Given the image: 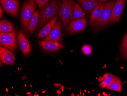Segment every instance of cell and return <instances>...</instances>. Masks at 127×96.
<instances>
[{
	"label": "cell",
	"instance_id": "6da1fadb",
	"mask_svg": "<svg viewBox=\"0 0 127 96\" xmlns=\"http://www.w3.org/2000/svg\"><path fill=\"white\" fill-rule=\"evenodd\" d=\"M61 1V0H51L40 9L38 30L41 29L51 20L58 15Z\"/></svg>",
	"mask_w": 127,
	"mask_h": 96
},
{
	"label": "cell",
	"instance_id": "7a4b0ae2",
	"mask_svg": "<svg viewBox=\"0 0 127 96\" xmlns=\"http://www.w3.org/2000/svg\"><path fill=\"white\" fill-rule=\"evenodd\" d=\"M37 6L34 0H26L21 12L20 22L22 30L25 35L28 36L29 23L36 10Z\"/></svg>",
	"mask_w": 127,
	"mask_h": 96
},
{
	"label": "cell",
	"instance_id": "3957f363",
	"mask_svg": "<svg viewBox=\"0 0 127 96\" xmlns=\"http://www.w3.org/2000/svg\"><path fill=\"white\" fill-rule=\"evenodd\" d=\"M116 0H112L105 3L99 18L95 24L92 25V28L96 30H99L108 25L113 8Z\"/></svg>",
	"mask_w": 127,
	"mask_h": 96
},
{
	"label": "cell",
	"instance_id": "277c9868",
	"mask_svg": "<svg viewBox=\"0 0 127 96\" xmlns=\"http://www.w3.org/2000/svg\"><path fill=\"white\" fill-rule=\"evenodd\" d=\"M73 0H62L59 15L64 28L67 27L71 21L70 15L73 5Z\"/></svg>",
	"mask_w": 127,
	"mask_h": 96
},
{
	"label": "cell",
	"instance_id": "5b68a950",
	"mask_svg": "<svg viewBox=\"0 0 127 96\" xmlns=\"http://www.w3.org/2000/svg\"><path fill=\"white\" fill-rule=\"evenodd\" d=\"M17 40V34L15 32L0 33V43L1 46L13 52L16 50Z\"/></svg>",
	"mask_w": 127,
	"mask_h": 96
},
{
	"label": "cell",
	"instance_id": "8992f818",
	"mask_svg": "<svg viewBox=\"0 0 127 96\" xmlns=\"http://www.w3.org/2000/svg\"><path fill=\"white\" fill-rule=\"evenodd\" d=\"M0 2L6 12L14 17L18 16L20 5L19 0H0Z\"/></svg>",
	"mask_w": 127,
	"mask_h": 96
},
{
	"label": "cell",
	"instance_id": "52a82bcc",
	"mask_svg": "<svg viewBox=\"0 0 127 96\" xmlns=\"http://www.w3.org/2000/svg\"><path fill=\"white\" fill-rule=\"evenodd\" d=\"M86 18L72 20L67 27V31L70 35H73L83 31L87 25Z\"/></svg>",
	"mask_w": 127,
	"mask_h": 96
},
{
	"label": "cell",
	"instance_id": "ba28073f",
	"mask_svg": "<svg viewBox=\"0 0 127 96\" xmlns=\"http://www.w3.org/2000/svg\"><path fill=\"white\" fill-rule=\"evenodd\" d=\"M126 0H117L112 10L108 25L115 23L120 20L125 8Z\"/></svg>",
	"mask_w": 127,
	"mask_h": 96
},
{
	"label": "cell",
	"instance_id": "9c48e42d",
	"mask_svg": "<svg viewBox=\"0 0 127 96\" xmlns=\"http://www.w3.org/2000/svg\"><path fill=\"white\" fill-rule=\"evenodd\" d=\"M62 23L60 18H58L50 33L43 39L42 40L62 42L63 40Z\"/></svg>",
	"mask_w": 127,
	"mask_h": 96
},
{
	"label": "cell",
	"instance_id": "30bf717a",
	"mask_svg": "<svg viewBox=\"0 0 127 96\" xmlns=\"http://www.w3.org/2000/svg\"><path fill=\"white\" fill-rule=\"evenodd\" d=\"M17 40L23 55L27 57L31 52V46L30 41L22 31L18 32L17 35Z\"/></svg>",
	"mask_w": 127,
	"mask_h": 96
},
{
	"label": "cell",
	"instance_id": "8fae6325",
	"mask_svg": "<svg viewBox=\"0 0 127 96\" xmlns=\"http://www.w3.org/2000/svg\"><path fill=\"white\" fill-rule=\"evenodd\" d=\"M0 58L3 63L6 65H13L15 61V57L10 50L3 46L0 47Z\"/></svg>",
	"mask_w": 127,
	"mask_h": 96
},
{
	"label": "cell",
	"instance_id": "7c38bea8",
	"mask_svg": "<svg viewBox=\"0 0 127 96\" xmlns=\"http://www.w3.org/2000/svg\"><path fill=\"white\" fill-rule=\"evenodd\" d=\"M39 44L44 50L50 52L57 51L63 48L64 45L60 42L50 41H40Z\"/></svg>",
	"mask_w": 127,
	"mask_h": 96
},
{
	"label": "cell",
	"instance_id": "4fadbf2b",
	"mask_svg": "<svg viewBox=\"0 0 127 96\" xmlns=\"http://www.w3.org/2000/svg\"><path fill=\"white\" fill-rule=\"evenodd\" d=\"M59 16H56L45 24L38 34L37 38L39 39H43L47 36L52 30Z\"/></svg>",
	"mask_w": 127,
	"mask_h": 96
},
{
	"label": "cell",
	"instance_id": "5bb4252c",
	"mask_svg": "<svg viewBox=\"0 0 127 96\" xmlns=\"http://www.w3.org/2000/svg\"><path fill=\"white\" fill-rule=\"evenodd\" d=\"M104 3L99 2L97 5L94 8L90 16V25L92 26L95 24L99 18L104 5Z\"/></svg>",
	"mask_w": 127,
	"mask_h": 96
},
{
	"label": "cell",
	"instance_id": "9a60e30c",
	"mask_svg": "<svg viewBox=\"0 0 127 96\" xmlns=\"http://www.w3.org/2000/svg\"><path fill=\"white\" fill-rule=\"evenodd\" d=\"M77 1L82 7L85 12L88 14L91 13L99 3L96 0H77Z\"/></svg>",
	"mask_w": 127,
	"mask_h": 96
},
{
	"label": "cell",
	"instance_id": "2e32d148",
	"mask_svg": "<svg viewBox=\"0 0 127 96\" xmlns=\"http://www.w3.org/2000/svg\"><path fill=\"white\" fill-rule=\"evenodd\" d=\"M85 14L80 5L74 2L71 11L70 18L72 20L85 17Z\"/></svg>",
	"mask_w": 127,
	"mask_h": 96
},
{
	"label": "cell",
	"instance_id": "e0dca14e",
	"mask_svg": "<svg viewBox=\"0 0 127 96\" xmlns=\"http://www.w3.org/2000/svg\"><path fill=\"white\" fill-rule=\"evenodd\" d=\"M40 12L38 10H36L33 15L29 23L28 30L29 33L32 35L35 31L39 21Z\"/></svg>",
	"mask_w": 127,
	"mask_h": 96
},
{
	"label": "cell",
	"instance_id": "ac0fdd59",
	"mask_svg": "<svg viewBox=\"0 0 127 96\" xmlns=\"http://www.w3.org/2000/svg\"><path fill=\"white\" fill-rule=\"evenodd\" d=\"M15 32V28L12 23L7 20L0 21V32L9 33Z\"/></svg>",
	"mask_w": 127,
	"mask_h": 96
},
{
	"label": "cell",
	"instance_id": "d6986e66",
	"mask_svg": "<svg viewBox=\"0 0 127 96\" xmlns=\"http://www.w3.org/2000/svg\"><path fill=\"white\" fill-rule=\"evenodd\" d=\"M107 89L113 90L120 93L122 92V86L121 80L119 77L117 78L112 82L109 86L105 88Z\"/></svg>",
	"mask_w": 127,
	"mask_h": 96
},
{
	"label": "cell",
	"instance_id": "ffe728a7",
	"mask_svg": "<svg viewBox=\"0 0 127 96\" xmlns=\"http://www.w3.org/2000/svg\"><path fill=\"white\" fill-rule=\"evenodd\" d=\"M117 77L110 73H107L103 75L99 86L102 88H105L108 86L117 78Z\"/></svg>",
	"mask_w": 127,
	"mask_h": 96
},
{
	"label": "cell",
	"instance_id": "44dd1931",
	"mask_svg": "<svg viewBox=\"0 0 127 96\" xmlns=\"http://www.w3.org/2000/svg\"><path fill=\"white\" fill-rule=\"evenodd\" d=\"M121 54L123 59L127 60V33L123 39L121 46Z\"/></svg>",
	"mask_w": 127,
	"mask_h": 96
},
{
	"label": "cell",
	"instance_id": "7402d4cb",
	"mask_svg": "<svg viewBox=\"0 0 127 96\" xmlns=\"http://www.w3.org/2000/svg\"><path fill=\"white\" fill-rule=\"evenodd\" d=\"M92 48L91 46L89 44L83 45L81 49V51L84 55L88 56L90 55L92 53Z\"/></svg>",
	"mask_w": 127,
	"mask_h": 96
},
{
	"label": "cell",
	"instance_id": "603a6c76",
	"mask_svg": "<svg viewBox=\"0 0 127 96\" xmlns=\"http://www.w3.org/2000/svg\"><path fill=\"white\" fill-rule=\"evenodd\" d=\"M38 7L41 9L44 5L51 0H34Z\"/></svg>",
	"mask_w": 127,
	"mask_h": 96
},
{
	"label": "cell",
	"instance_id": "cb8c5ba5",
	"mask_svg": "<svg viewBox=\"0 0 127 96\" xmlns=\"http://www.w3.org/2000/svg\"><path fill=\"white\" fill-rule=\"evenodd\" d=\"M3 10L2 6L0 7V18H2L3 16Z\"/></svg>",
	"mask_w": 127,
	"mask_h": 96
},
{
	"label": "cell",
	"instance_id": "d4e9b609",
	"mask_svg": "<svg viewBox=\"0 0 127 96\" xmlns=\"http://www.w3.org/2000/svg\"><path fill=\"white\" fill-rule=\"evenodd\" d=\"M98 2H101L103 3H106L107 2L108 0H96Z\"/></svg>",
	"mask_w": 127,
	"mask_h": 96
},
{
	"label": "cell",
	"instance_id": "484cf974",
	"mask_svg": "<svg viewBox=\"0 0 127 96\" xmlns=\"http://www.w3.org/2000/svg\"><path fill=\"white\" fill-rule=\"evenodd\" d=\"M2 63H3L2 62V61L0 60V66H3V64H2Z\"/></svg>",
	"mask_w": 127,
	"mask_h": 96
},
{
	"label": "cell",
	"instance_id": "4316f807",
	"mask_svg": "<svg viewBox=\"0 0 127 96\" xmlns=\"http://www.w3.org/2000/svg\"><path fill=\"white\" fill-rule=\"evenodd\" d=\"M26 94H27V95H30V94H31V92H29L26 93Z\"/></svg>",
	"mask_w": 127,
	"mask_h": 96
},
{
	"label": "cell",
	"instance_id": "83f0119b",
	"mask_svg": "<svg viewBox=\"0 0 127 96\" xmlns=\"http://www.w3.org/2000/svg\"><path fill=\"white\" fill-rule=\"evenodd\" d=\"M34 96H39V95H38V94H36L34 95Z\"/></svg>",
	"mask_w": 127,
	"mask_h": 96
},
{
	"label": "cell",
	"instance_id": "f1b7e54d",
	"mask_svg": "<svg viewBox=\"0 0 127 96\" xmlns=\"http://www.w3.org/2000/svg\"><path fill=\"white\" fill-rule=\"evenodd\" d=\"M45 91H44L42 92V94H44V93H45Z\"/></svg>",
	"mask_w": 127,
	"mask_h": 96
},
{
	"label": "cell",
	"instance_id": "f546056e",
	"mask_svg": "<svg viewBox=\"0 0 127 96\" xmlns=\"http://www.w3.org/2000/svg\"><path fill=\"white\" fill-rule=\"evenodd\" d=\"M6 91L7 92H8V90L7 89H6Z\"/></svg>",
	"mask_w": 127,
	"mask_h": 96
},
{
	"label": "cell",
	"instance_id": "4dcf8cb0",
	"mask_svg": "<svg viewBox=\"0 0 127 96\" xmlns=\"http://www.w3.org/2000/svg\"><path fill=\"white\" fill-rule=\"evenodd\" d=\"M25 87H27V86H26V84H25Z\"/></svg>",
	"mask_w": 127,
	"mask_h": 96
},
{
	"label": "cell",
	"instance_id": "1f68e13d",
	"mask_svg": "<svg viewBox=\"0 0 127 96\" xmlns=\"http://www.w3.org/2000/svg\"><path fill=\"white\" fill-rule=\"evenodd\" d=\"M31 87H32V85H31Z\"/></svg>",
	"mask_w": 127,
	"mask_h": 96
}]
</instances>
